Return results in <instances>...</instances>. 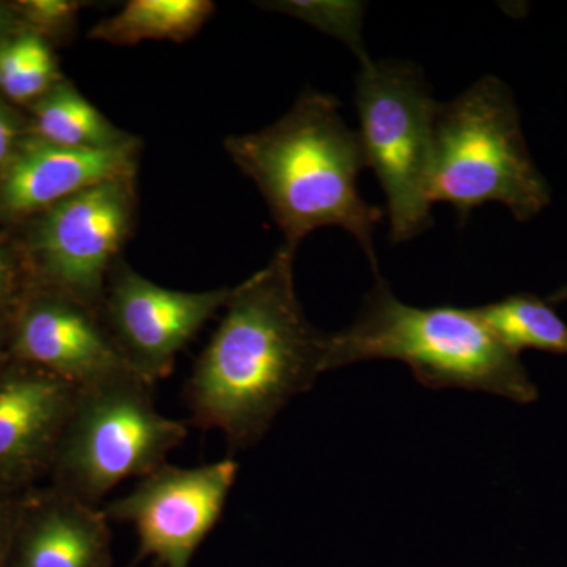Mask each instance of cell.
Returning <instances> with one entry per match:
<instances>
[{"label": "cell", "instance_id": "9c48e42d", "mask_svg": "<svg viewBox=\"0 0 567 567\" xmlns=\"http://www.w3.org/2000/svg\"><path fill=\"white\" fill-rule=\"evenodd\" d=\"M229 295V287L207 292L166 289L118 259L100 315L123 360L152 386L173 372L178 353L224 308Z\"/></svg>", "mask_w": 567, "mask_h": 567}, {"label": "cell", "instance_id": "4fadbf2b", "mask_svg": "<svg viewBox=\"0 0 567 567\" xmlns=\"http://www.w3.org/2000/svg\"><path fill=\"white\" fill-rule=\"evenodd\" d=\"M9 565L112 567L110 520L100 507L52 487L22 503Z\"/></svg>", "mask_w": 567, "mask_h": 567}, {"label": "cell", "instance_id": "d6986e66", "mask_svg": "<svg viewBox=\"0 0 567 567\" xmlns=\"http://www.w3.org/2000/svg\"><path fill=\"white\" fill-rule=\"evenodd\" d=\"M87 6L76 0H28L21 2L18 9L40 32L63 39L74 31L80 11Z\"/></svg>", "mask_w": 567, "mask_h": 567}, {"label": "cell", "instance_id": "9a60e30c", "mask_svg": "<svg viewBox=\"0 0 567 567\" xmlns=\"http://www.w3.org/2000/svg\"><path fill=\"white\" fill-rule=\"evenodd\" d=\"M210 0H132L114 17L96 22L89 39L114 47H133L142 41L193 39L212 17Z\"/></svg>", "mask_w": 567, "mask_h": 567}, {"label": "cell", "instance_id": "7a4b0ae2", "mask_svg": "<svg viewBox=\"0 0 567 567\" xmlns=\"http://www.w3.org/2000/svg\"><path fill=\"white\" fill-rule=\"evenodd\" d=\"M224 148L262 193L284 248L297 252L315 230L341 227L379 275L374 234L385 212L365 203L358 189L363 148L333 95L305 92L279 121L260 132L226 137Z\"/></svg>", "mask_w": 567, "mask_h": 567}, {"label": "cell", "instance_id": "ffe728a7", "mask_svg": "<svg viewBox=\"0 0 567 567\" xmlns=\"http://www.w3.org/2000/svg\"><path fill=\"white\" fill-rule=\"evenodd\" d=\"M22 503L24 499L14 498L11 492L0 491V567L9 565Z\"/></svg>", "mask_w": 567, "mask_h": 567}, {"label": "cell", "instance_id": "6da1fadb", "mask_svg": "<svg viewBox=\"0 0 567 567\" xmlns=\"http://www.w3.org/2000/svg\"><path fill=\"white\" fill-rule=\"evenodd\" d=\"M282 248L230 289L224 316L186 385L194 423L221 432L233 451L256 445L295 395L323 374L328 334L306 319Z\"/></svg>", "mask_w": 567, "mask_h": 567}, {"label": "cell", "instance_id": "ba28073f", "mask_svg": "<svg viewBox=\"0 0 567 567\" xmlns=\"http://www.w3.org/2000/svg\"><path fill=\"white\" fill-rule=\"evenodd\" d=\"M237 475L234 458L194 468L164 464L103 513L110 522L132 525L141 558L151 557L159 567H189L221 518Z\"/></svg>", "mask_w": 567, "mask_h": 567}, {"label": "cell", "instance_id": "3957f363", "mask_svg": "<svg viewBox=\"0 0 567 567\" xmlns=\"http://www.w3.org/2000/svg\"><path fill=\"white\" fill-rule=\"evenodd\" d=\"M371 360L401 361L432 390L484 391L522 404L537 398L518 353L476 308L406 305L380 274L354 322L328 334L323 372Z\"/></svg>", "mask_w": 567, "mask_h": 567}, {"label": "cell", "instance_id": "8992f818", "mask_svg": "<svg viewBox=\"0 0 567 567\" xmlns=\"http://www.w3.org/2000/svg\"><path fill=\"white\" fill-rule=\"evenodd\" d=\"M354 81L361 148L386 197L390 240L405 244L432 226L427 181L440 106L412 63L365 54Z\"/></svg>", "mask_w": 567, "mask_h": 567}, {"label": "cell", "instance_id": "30bf717a", "mask_svg": "<svg viewBox=\"0 0 567 567\" xmlns=\"http://www.w3.org/2000/svg\"><path fill=\"white\" fill-rule=\"evenodd\" d=\"M11 336L13 360L50 372L78 390L136 375L100 311L47 287L21 306Z\"/></svg>", "mask_w": 567, "mask_h": 567}, {"label": "cell", "instance_id": "e0dca14e", "mask_svg": "<svg viewBox=\"0 0 567 567\" xmlns=\"http://www.w3.org/2000/svg\"><path fill=\"white\" fill-rule=\"evenodd\" d=\"M63 81L50 43L35 32L0 41V91L17 103L39 102Z\"/></svg>", "mask_w": 567, "mask_h": 567}, {"label": "cell", "instance_id": "5b68a950", "mask_svg": "<svg viewBox=\"0 0 567 567\" xmlns=\"http://www.w3.org/2000/svg\"><path fill=\"white\" fill-rule=\"evenodd\" d=\"M186 434L182 421L158 412L140 377L82 388L52 461L54 488L99 507L123 481L141 480L166 464Z\"/></svg>", "mask_w": 567, "mask_h": 567}, {"label": "cell", "instance_id": "52a82bcc", "mask_svg": "<svg viewBox=\"0 0 567 567\" xmlns=\"http://www.w3.org/2000/svg\"><path fill=\"white\" fill-rule=\"evenodd\" d=\"M137 175L112 178L41 212L31 252L43 287L100 311L137 215Z\"/></svg>", "mask_w": 567, "mask_h": 567}, {"label": "cell", "instance_id": "5bb4252c", "mask_svg": "<svg viewBox=\"0 0 567 567\" xmlns=\"http://www.w3.org/2000/svg\"><path fill=\"white\" fill-rule=\"evenodd\" d=\"M33 136L84 151H110L137 141L115 126L65 80L33 104Z\"/></svg>", "mask_w": 567, "mask_h": 567}, {"label": "cell", "instance_id": "44dd1931", "mask_svg": "<svg viewBox=\"0 0 567 567\" xmlns=\"http://www.w3.org/2000/svg\"><path fill=\"white\" fill-rule=\"evenodd\" d=\"M20 123L14 117L13 112L7 110L0 103V173L6 169L11 156L20 145Z\"/></svg>", "mask_w": 567, "mask_h": 567}, {"label": "cell", "instance_id": "603a6c76", "mask_svg": "<svg viewBox=\"0 0 567 567\" xmlns=\"http://www.w3.org/2000/svg\"><path fill=\"white\" fill-rule=\"evenodd\" d=\"M6 25H7L6 11H3L2 7H0V33L3 32V29H6Z\"/></svg>", "mask_w": 567, "mask_h": 567}, {"label": "cell", "instance_id": "7402d4cb", "mask_svg": "<svg viewBox=\"0 0 567 567\" xmlns=\"http://www.w3.org/2000/svg\"><path fill=\"white\" fill-rule=\"evenodd\" d=\"M14 267L7 252L0 248V306L6 303L7 298L13 292Z\"/></svg>", "mask_w": 567, "mask_h": 567}, {"label": "cell", "instance_id": "2e32d148", "mask_svg": "<svg viewBox=\"0 0 567 567\" xmlns=\"http://www.w3.org/2000/svg\"><path fill=\"white\" fill-rule=\"evenodd\" d=\"M476 311L514 352L533 349L567 354V323L535 295H511Z\"/></svg>", "mask_w": 567, "mask_h": 567}, {"label": "cell", "instance_id": "277c9868", "mask_svg": "<svg viewBox=\"0 0 567 567\" xmlns=\"http://www.w3.org/2000/svg\"><path fill=\"white\" fill-rule=\"evenodd\" d=\"M427 194L432 205L456 208L462 223L488 203L505 205L517 221H529L550 204L513 93L498 78H483L440 106Z\"/></svg>", "mask_w": 567, "mask_h": 567}, {"label": "cell", "instance_id": "7c38bea8", "mask_svg": "<svg viewBox=\"0 0 567 567\" xmlns=\"http://www.w3.org/2000/svg\"><path fill=\"white\" fill-rule=\"evenodd\" d=\"M140 140L110 151H84L24 137L0 173V210L24 216L48 210L74 194L137 175Z\"/></svg>", "mask_w": 567, "mask_h": 567}, {"label": "cell", "instance_id": "8fae6325", "mask_svg": "<svg viewBox=\"0 0 567 567\" xmlns=\"http://www.w3.org/2000/svg\"><path fill=\"white\" fill-rule=\"evenodd\" d=\"M78 388L13 360L0 364V491L11 492L51 472Z\"/></svg>", "mask_w": 567, "mask_h": 567}, {"label": "cell", "instance_id": "ac0fdd59", "mask_svg": "<svg viewBox=\"0 0 567 567\" xmlns=\"http://www.w3.org/2000/svg\"><path fill=\"white\" fill-rule=\"evenodd\" d=\"M264 6L265 9L282 11L298 20L309 22L324 33L334 35L336 39L349 44L360 59L365 55L360 33L363 7H352V3L301 2V0L264 3Z\"/></svg>", "mask_w": 567, "mask_h": 567}]
</instances>
